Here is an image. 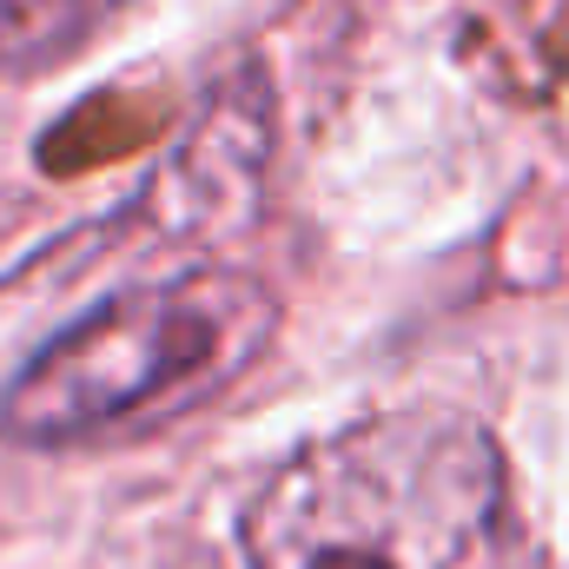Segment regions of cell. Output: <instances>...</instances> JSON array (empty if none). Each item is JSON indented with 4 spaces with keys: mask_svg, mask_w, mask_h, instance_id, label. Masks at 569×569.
Instances as JSON below:
<instances>
[{
    "mask_svg": "<svg viewBox=\"0 0 569 569\" xmlns=\"http://www.w3.org/2000/svg\"><path fill=\"white\" fill-rule=\"evenodd\" d=\"M239 543L252 569H517L510 470L463 411H378L291 450Z\"/></svg>",
    "mask_w": 569,
    "mask_h": 569,
    "instance_id": "1",
    "label": "cell"
},
{
    "mask_svg": "<svg viewBox=\"0 0 569 569\" xmlns=\"http://www.w3.org/2000/svg\"><path fill=\"white\" fill-rule=\"evenodd\" d=\"M279 331V298L252 272L186 266L113 291L0 391V437L53 450L172 425L219 398Z\"/></svg>",
    "mask_w": 569,
    "mask_h": 569,
    "instance_id": "2",
    "label": "cell"
},
{
    "mask_svg": "<svg viewBox=\"0 0 569 569\" xmlns=\"http://www.w3.org/2000/svg\"><path fill=\"white\" fill-rule=\"evenodd\" d=\"M127 7L133 0H0V80H20L80 53Z\"/></svg>",
    "mask_w": 569,
    "mask_h": 569,
    "instance_id": "3",
    "label": "cell"
}]
</instances>
